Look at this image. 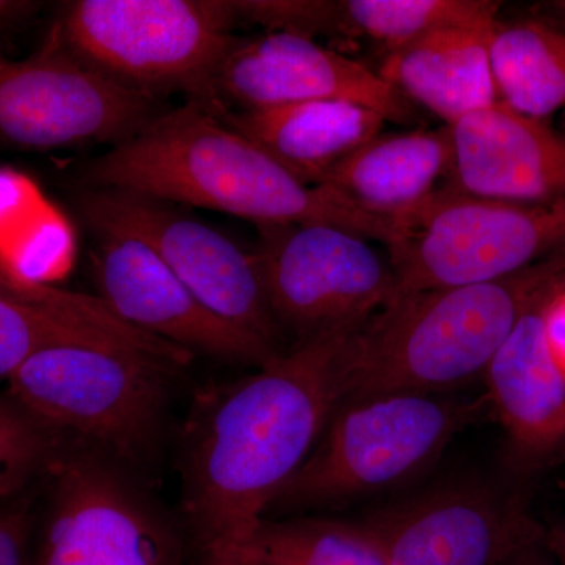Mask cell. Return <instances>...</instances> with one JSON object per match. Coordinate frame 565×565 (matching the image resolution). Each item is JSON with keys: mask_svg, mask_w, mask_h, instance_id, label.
<instances>
[{"mask_svg": "<svg viewBox=\"0 0 565 565\" xmlns=\"http://www.w3.org/2000/svg\"><path fill=\"white\" fill-rule=\"evenodd\" d=\"M292 344L258 373L196 394L181 438V505L193 545L247 544L343 399L353 334Z\"/></svg>", "mask_w": 565, "mask_h": 565, "instance_id": "1", "label": "cell"}, {"mask_svg": "<svg viewBox=\"0 0 565 565\" xmlns=\"http://www.w3.org/2000/svg\"><path fill=\"white\" fill-rule=\"evenodd\" d=\"M90 188L121 189L263 225H329L388 248L396 223L326 185H308L200 104L163 111L85 170Z\"/></svg>", "mask_w": 565, "mask_h": 565, "instance_id": "2", "label": "cell"}, {"mask_svg": "<svg viewBox=\"0 0 565 565\" xmlns=\"http://www.w3.org/2000/svg\"><path fill=\"white\" fill-rule=\"evenodd\" d=\"M565 291V250L500 280L401 294L353 334L343 399L451 393L487 366L535 305Z\"/></svg>", "mask_w": 565, "mask_h": 565, "instance_id": "3", "label": "cell"}, {"mask_svg": "<svg viewBox=\"0 0 565 565\" xmlns=\"http://www.w3.org/2000/svg\"><path fill=\"white\" fill-rule=\"evenodd\" d=\"M180 373L118 345L65 343L33 353L7 382L10 396L40 422L151 486Z\"/></svg>", "mask_w": 565, "mask_h": 565, "instance_id": "4", "label": "cell"}, {"mask_svg": "<svg viewBox=\"0 0 565 565\" xmlns=\"http://www.w3.org/2000/svg\"><path fill=\"white\" fill-rule=\"evenodd\" d=\"M487 411L486 396L451 393L396 392L341 401L269 512L308 511L403 484Z\"/></svg>", "mask_w": 565, "mask_h": 565, "instance_id": "5", "label": "cell"}, {"mask_svg": "<svg viewBox=\"0 0 565 565\" xmlns=\"http://www.w3.org/2000/svg\"><path fill=\"white\" fill-rule=\"evenodd\" d=\"M237 18L228 0H77L52 35L107 79L156 98L181 92L212 117L214 90Z\"/></svg>", "mask_w": 565, "mask_h": 565, "instance_id": "6", "label": "cell"}, {"mask_svg": "<svg viewBox=\"0 0 565 565\" xmlns=\"http://www.w3.org/2000/svg\"><path fill=\"white\" fill-rule=\"evenodd\" d=\"M397 296L500 280L565 250V200L503 202L444 185L397 222Z\"/></svg>", "mask_w": 565, "mask_h": 565, "instance_id": "7", "label": "cell"}, {"mask_svg": "<svg viewBox=\"0 0 565 565\" xmlns=\"http://www.w3.org/2000/svg\"><path fill=\"white\" fill-rule=\"evenodd\" d=\"M46 484L32 565H182V539L150 486L71 441Z\"/></svg>", "mask_w": 565, "mask_h": 565, "instance_id": "8", "label": "cell"}, {"mask_svg": "<svg viewBox=\"0 0 565 565\" xmlns=\"http://www.w3.org/2000/svg\"><path fill=\"white\" fill-rule=\"evenodd\" d=\"M253 252L281 333L294 344L363 329L397 296L396 275L370 239L329 225H263Z\"/></svg>", "mask_w": 565, "mask_h": 565, "instance_id": "9", "label": "cell"}, {"mask_svg": "<svg viewBox=\"0 0 565 565\" xmlns=\"http://www.w3.org/2000/svg\"><path fill=\"white\" fill-rule=\"evenodd\" d=\"M79 211L95 233H125L141 241L211 311L281 349L282 333L253 253L177 203L139 192L88 188Z\"/></svg>", "mask_w": 565, "mask_h": 565, "instance_id": "10", "label": "cell"}, {"mask_svg": "<svg viewBox=\"0 0 565 565\" xmlns=\"http://www.w3.org/2000/svg\"><path fill=\"white\" fill-rule=\"evenodd\" d=\"M161 111L156 98L107 79L50 44L25 61L0 55V137L32 150L121 143Z\"/></svg>", "mask_w": 565, "mask_h": 565, "instance_id": "11", "label": "cell"}, {"mask_svg": "<svg viewBox=\"0 0 565 565\" xmlns=\"http://www.w3.org/2000/svg\"><path fill=\"white\" fill-rule=\"evenodd\" d=\"M98 236L92 255L98 297L134 329L226 363L262 367L286 351L211 311L141 241L125 233Z\"/></svg>", "mask_w": 565, "mask_h": 565, "instance_id": "12", "label": "cell"}, {"mask_svg": "<svg viewBox=\"0 0 565 565\" xmlns=\"http://www.w3.org/2000/svg\"><path fill=\"white\" fill-rule=\"evenodd\" d=\"M214 90L222 104L241 110L344 102L377 111L386 121L407 122L415 115L414 106L377 71L288 32L234 39L215 73Z\"/></svg>", "mask_w": 565, "mask_h": 565, "instance_id": "13", "label": "cell"}, {"mask_svg": "<svg viewBox=\"0 0 565 565\" xmlns=\"http://www.w3.org/2000/svg\"><path fill=\"white\" fill-rule=\"evenodd\" d=\"M388 565H503L545 535L514 500L479 482H457L366 519Z\"/></svg>", "mask_w": 565, "mask_h": 565, "instance_id": "14", "label": "cell"}, {"mask_svg": "<svg viewBox=\"0 0 565 565\" xmlns=\"http://www.w3.org/2000/svg\"><path fill=\"white\" fill-rule=\"evenodd\" d=\"M455 159L445 185L481 199L565 200V132L497 102L449 126Z\"/></svg>", "mask_w": 565, "mask_h": 565, "instance_id": "15", "label": "cell"}, {"mask_svg": "<svg viewBox=\"0 0 565 565\" xmlns=\"http://www.w3.org/2000/svg\"><path fill=\"white\" fill-rule=\"evenodd\" d=\"M556 297L520 319L482 375L519 470H541L565 457V374L546 337V310Z\"/></svg>", "mask_w": 565, "mask_h": 565, "instance_id": "16", "label": "cell"}, {"mask_svg": "<svg viewBox=\"0 0 565 565\" xmlns=\"http://www.w3.org/2000/svg\"><path fill=\"white\" fill-rule=\"evenodd\" d=\"M237 21L269 32L366 40L388 52L445 28H492L501 2L493 0H239Z\"/></svg>", "mask_w": 565, "mask_h": 565, "instance_id": "17", "label": "cell"}, {"mask_svg": "<svg viewBox=\"0 0 565 565\" xmlns=\"http://www.w3.org/2000/svg\"><path fill=\"white\" fill-rule=\"evenodd\" d=\"M455 159L449 126L379 134L323 177L321 184L374 217L404 221L448 182Z\"/></svg>", "mask_w": 565, "mask_h": 565, "instance_id": "18", "label": "cell"}, {"mask_svg": "<svg viewBox=\"0 0 565 565\" xmlns=\"http://www.w3.org/2000/svg\"><path fill=\"white\" fill-rule=\"evenodd\" d=\"M214 118L258 145L308 185L321 184L338 163L384 132L386 122L377 111L344 102L239 111L225 107Z\"/></svg>", "mask_w": 565, "mask_h": 565, "instance_id": "19", "label": "cell"}, {"mask_svg": "<svg viewBox=\"0 0 565 565\" xmlns=\"http://www.w3.org/2000/svg\"><path fill=\"white\" fill-rule=\"evenodd\" d=\"M492 28H445L388 52L377 73L412 106L455 126L498 102L489 61Z\"/></svg>", "mask_w": 565, "mask_h": 565, "instance_id": "20", "label": "cell"}, {"mask_svg": "<svg viewBox=\"0 0 565 565\" xmlns=\"http://www.w3.org/2000/svg\"><path fill=\"white\" fill-rule=\"evenodd\" d=\"M489 61L498 102L546 120L565 110V29L548 18L494 21Z\"/></svg>", "mask_w": 565, "mask_h": 565, "instance_id": "21", "label": "cell"}, {"mask_svg": "<svg viewBox=\"0 0 565 565\" xmlns=\"http://www.w3.org/2000/svg\"><path fill=\"white\" fill-rule=\"evenodd\" d=\"M74 236L28 178L0 172V263L25 280L54 285L68 273Z\"/></svg>", "mask_w": 565, "mask_h": 565, "instance_id": "22", "label": "cell"}, {"mask_svg": "<svg viewBox=\"0 0 565 565\" xmlns=\"http://www.w3.org/2000/svg\"><path fill=\"white\" fill-rule=\"evenodd\" d=\"M247 544L267 565H388L366 520L264 519Z\"/></svg>", "mask_w": 565, "mask_h": 565, "instance_id": "23", "label": "cell"}, {"mask_svg": "<svg viewBox=\"0 0 565 565\" xmlns=\"http://www.w3.org/2000/svg\"><path fill=\"white\" fill-rule=\"evenodd\" d=\"M0 297L62 316L71 322L106 334L111 340L147 353L163 363L185 366L191 362V353L185 349L134 329L129 323L121 321L98 296L70 291L46 282L25 280L2 263H0Z\"/></svg>", "mask_w": 565, "mask_h": 565, "instance_id": "24", "label": "cell"}, {"mask_svg": "<svg viewBox=\"0 0 565 565\" xmlns=\"http://www.w3.org/2000/svg\"><path fill=\"white\" fill-rule=\"evenodd\" d=\"M71 441L0 394V501L43 484Z\"/></svg>", "mask_w": 565, "mask_h": 565, "instance_id": "25", "label": "cell"}, {"mask_svg": "<svg viewBox=\"0 0 565 565\" xmlns=\"http://www.w3.org/2000/svg\"><path fill=\"white\" fill-rule=\"evenodd\" d=\"M65 343L110 344L136 351L51 311L0 297V381H9L33 353Z\"/></svg>", "mask_w": 565, "mask_h": 565, "instance_id": "26", "label": "cell"}, {"mask_svg": "<svg viewBox=\"0 0 565 565\" xmlns=\"http://www.w3.org/2000/svg\"><path fill=\"white\" fill-rule=\"evenodd\" d=\"M36 498L39 486L0 501V565H32Z\"/></svg>", "mask_w": 565, "mask_h": 565, "instance_id": "27", "label": "cell"}, {"mask_svg": "<svg viewBox=\"0 0 565 565\" xmlns=\"http://www.w3.org/2000/svg\"><path fill=\"white\" fill-rule=\"evenodd\" d=\"M199 565H267L255 555L248 544L232 541H212L193 545Z\"/></svg>", "mask_w": 565, "mask_h": 565, "instance_id": "28", "label": "cell"}, {"mask_svg": "<svg viewBox=\"0 0 565 565\" xmlns=\"http://www.w3.org/2000/svg\"><path fill=\"white\" fill-rule=\"evenodd\" d=\"M546 337L561 370L565 374V291L548 305L546 310Z\"/></svg>", "mask_w": 565, "mask_h": 565, "instance_id": "29", "label": "cell"}, {"mask_svg": "<svg viewBox=\"0 0 565 565\" xmlns=\"http://www.w3.org/2000/svg\"><path fill=\"white\" fill-rule=\"evenodd\" d=\"M545 539L520 550L514 556L509 557L503 565H559L550 552L548 546H546Z\"/></svg>", "mask_w": 565, "mask_h": 565, "instance_id": "30", "label": "cell"}, {"mask_svg": "<svg viewBox=\"0 0 565 565\" xmlns=\"http://www.w3.org/2000/svg\"><path fill=\"white\" fill-rule=\"evenodd\" d=\"M545 542L557 564L565 565V523L546 535Z\"/></svg>", "mask_w": 565, "mask_h": 565, "instance_id": "31", "label": "cell"}, {"mask_svg": "<svg viewBox=\"0 0 565 565\" xmlns=\"http://www.w3.org/2000/svg\"><path fill=\"white\" fill-rule=\"evenodd\" d=\"M542 10L548 13V20L555 21L556 24L563 25L565 29V0H556L542 6Z\"/></svg>", "mask_w": 565, "mask_h": 565, "instance_id": "32", "label": "cell"}, {"mask_svg": "<svg viewBox=\"0 0 565 565\" xmlns=\"http://www.w3.org/2000/svg\"><path fill=\"white\" fill-rule=\"evenodd\" d=\"M2 7H3V3H2V2H0V9H2Z\"/></svg>", "mask_w": 565, "mask_h": 565, "instance_id": "33", "label": "cell"}]
</instances>
